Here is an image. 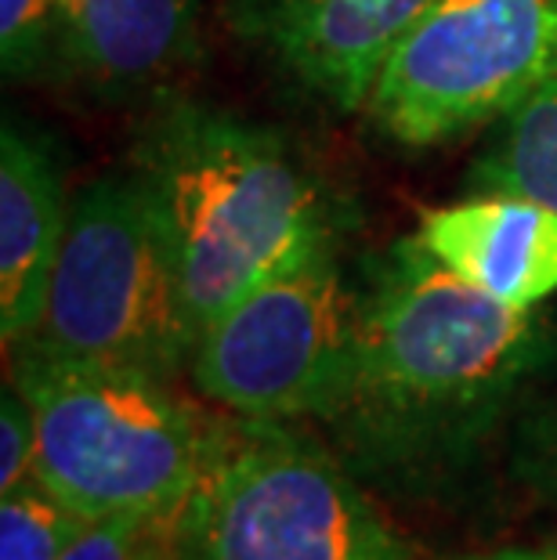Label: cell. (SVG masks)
<instances>
[{
    "label": "cell",
    "mask_w": 557,
    "mask_h": 560,
    "mask_svg": "<svg viewBox=\"0 0 557 560\" xmlns=\"http://www.w3.org/2000/svg\"><path fill=\"white\" fill-rule=\"evenodd\" d=\"M547 359L536 312L474 290L409 235L365 265L351 384L326 427L365 470L449 467Z\"/></svg>",
    "instance_id": "obj_1"
},
{
    "label": "cell",
    "mask_w": 557,
    "mask_h": 560,
    "mask_svg": "<svg viewBox=\"0 0 557 560\" xmlns=\"http://www.w3.org/2000/svg\"><path fill=\"white\" fill-rule=\"evenodd\" d=\"M130 171L167 224L196 337L307 246L344 235L340 199L290 141L218 105L163 98Z\"/></svg>",
    "instance_id": "obj_2"
},
{
    "label": "cell",
    "mask_w": 557,
    "mask_h": 560,
    "mask_svg": "<svg viewBox=\"0 0 557 560\" xmlns=\"http://www.w3.org/2000/svg\"><path fill=\"white\" fill-rule=\"evenodd\" d=\"M15 351L11 380L37 416V481L88 521L182 510L224 420L146 369Z\"/></svg>",
    "instance_id": "obj_3"
},
{
    "label": "cell",
    "mask_w": 557,
    "mask_h": 560,
    "mask_svg": "<svg viewBox=\"0 0 557 560\" xmlns=\"http://www.w3.org/2000/svg\"><path fill=\"white\" fill-rule=\"evenodd\" d=\"M188 560H420L315 438L279 420H224L177 510Z\"/></svg>",
    "instance_id": "obj_4"
},
{
    "label": "cell",
    "mask_w": 557,
    "mask_h": 560,
    "mask_svg": "<svg viewBox=\"0 0 557 560\" xmlns=\"http://www.w3.org/2000/svg\"><path fill=\"white\" fill-rule=\"evenodd\" d=\"M15 348L135 365L174 380L193 359L182 271L141 177L105 174L69 202L40 326Z\"/></svg>",
    "instance_id": "obj_5"
},
{
    "label": "cell",
    "mask_w": 557,
    "mask_h": 560,
    "mask_svg": "<svg viewBox=\"0 0 557 560\" xmlns=\"http://www.w3.org/2000/svg\"><path fill=\"white\" fill-rule=\"evenodd\" d=\"M359 290L326 235L229 304L196 337L188 376L243 420H329L351 384Z\"/></svg>",
    "instance_id": "obj_6"
},
{
    "label": "cell",
    "mask_w": 557,
    "mask_h": 560,
    "mask_svg": "<svg viewBox=\"0 0 557 560\" xmlns=\"http://www.w3.org/2000/svg\"><path fill=\"white\" fill-rule=\"evenodd\" d=\"M557 77V0H431L365 98L398 145H438L503 120Z\"/></svg>",
    "instance_id": "obj_7"
},
{
    "label": "cell",
    "mask_w": 557,
    "mask_h": 560,
    "mask_svg": "<svg viewBox=\"0 0 557 560\" xmlns=\"http://www.w3.org/2000/svg\"><path fill=\"white\" fill-rule=\"evenodd\" d=\"M431 0H224L232 33L304 98L365 109L376 73Z\"/></svg>",
    "instance_id": "obj_8"
},
{
    "label": "cell",
    "mask_w": 557,
    "mask_h": 560,
    "mask_svg": "<svg viewBox=\"0 0 557 560\" xmlns=\"http://www.w3.org/2000/svg\"><path fill=\"white\" fill-rule=\"evenodd\" d=\"M420 243L474 290L518 312L557 293V213L536 199L489 192L420 218Z\"/></svg>",
    "instance_id": "obj_9"
},
{
    "label": "cell",
    "mask_w": 557,
    "mask_h": 560,
    "mask_svg": "<svg viewBox=\"0 0 557 560\" xmlns=\"http://www.w3.org/2000/svg\"><path fill=\"white\" fill-rule=\"evenodd\" d=\"M199 51V0H58L55 58L98 94L156 88Z\"/></svg>",
    "instance_id": "obj_10"
},
{
    "label": "cell",
    "mask_w": 557,
    "mask_h": 560,
    "mask_svg": "<svg viewBox=\"0 0 557 560\" xmlns=\"http://www.w3.org/2000/svg\"><path fill=\"white\" fill-rule=\"evenodd\" d=\"M66 221L69 202L51 149L8 120L0 135V332L8 348L40 326Z\"/></svg>",
    "instance_id": "obj_11"
},
{
    "label": "cell",
    "mask_w": 557,
    "mask_h": 560,
    "mask_svg": "<svg viewBox=\"0 0 557 560\" xmlns=\"http://www.w3.org/2000/svg\"><path fill=\"white\" fill-rule=\"evenodd\" d=\"M474 182L489 192L536 199L557 213V77L503 116L500 135L474 163Z\"/></svg>",
    "instance_id": "obj_12"
},
{
    "label": "cell",
    "mask_w": 557,
    "mask_h": 560,
    "mask_svg": "<svg viewBox=\"0 0 557 560\" xmlns=\"http://www.w3.org/2000/svg\"><path fill=\"white\" fill-rule=\"evenodd\" d=\"M84 528L88 517L37 478L0 492V560H62Z\"/></svg>",
    "instance_id": "obj_13"
},
{
    "label": "cell",
    "mask_w": 557,
    "mask_h": 560,
    "mask_svg": "<svg viewBox=\"0 0 557 560\" xmlns=\"http://www.w3.org/2000/svg\"><path fill=\"white\" fill-rule=\"evenodd\" d=\"M62 560H188L177 532V510L171 514H124L94 517L77 535Z\"/></svg>",
    "instance_id": "obj_14"
},
{
    "label": "cell",
    "mask_w": 557,
    "mask_h": 560,
    "mask_svg": "<svg viewBox=\"0 0 557 560\" xmlns=\"http://www.w3.org/2000/svg\"><path fill=\"white\" fill-rule=\"evenodd\" d=\"M58 0H0V66L4 77H40L55 58Z\"/></svg>",
    "instance_id": "obj_15"
},
{
    "label": "cell",
    "mask_w": 557,
    "mask_h": 560,
    "mask_svg": "<svg viewBox=\"0 0 557 560\" xmlns=\"http://www.w3.org/2000/svg\"><path fill=\"white\" fill-rule=\"evenodd\" d=\"M37 478V416L11 380L0 395V492Z\"/></svg>",
    "instance_id": "obj_16"
},
{
    "label": "cell",
    "mask_w": 557,
    "mask_h": 560,
    "mask_svg": "<svg viewBox=\"0 0 557 560\" xmlns=\"http://www.w3.org/2000/svg\"><path fill=\"white\" fill-rule=\"evenodd\" d=\"M478 560H557V546H503Z\"/></svg>",
    "instance_id": "obj_17"
},
{
    "label": "cell",
    "mask_w": 557,
    "mask_h": 560,
    "mask_svg": "<svg viewBox=\"0 0 557 560\" xmlns=\"http://www.w3.org/2000/svg\"><path fill=\"white\" fill-rule=\"evenodd\" d=\"M547 470H550V488L557 492V431H554V441H550V456H547Z\"/></svg>",
    "instance_id": "obj_18"
}]
</instances>
